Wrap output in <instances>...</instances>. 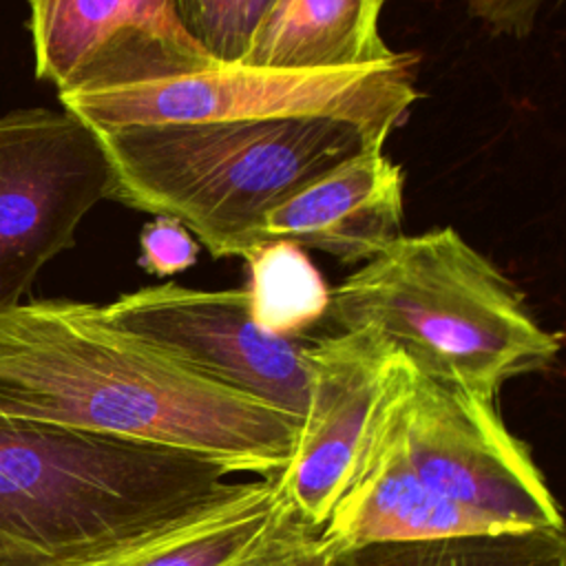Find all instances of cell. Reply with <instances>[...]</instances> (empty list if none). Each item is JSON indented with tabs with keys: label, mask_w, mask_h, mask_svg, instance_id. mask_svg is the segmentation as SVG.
Here are the masks:
<instances>
[{
	"label": "cell",
	"mask_w": 566,
	"mask_h": 566,
	"mask_svg": "<svg viewBox=\"0 0 566 566\" xmlns=\"http://www.w3.org/2000/svg\"><path fill=\"white\" fill-rule=\"evenodd\" d=\"M0 416L168 447L254 478L285 467L301 422L71 298L0 314Z\"/></svg>",
	"instance_id": "1"
},
{
	"label": "cell",
	"mask_w": 566,
	"mask_h": 566,
	"mask_svg": "<svg viewBox=\"0 0 566 566\" xmlns=\"http://www.w3.org/2000/svg\"><path fill=\"white\" fill-rule=\"evenodd\" d=\"M111 199L179 221L217 259L261 245L263 217L323 172L385 148L387 130L318 115L95 130Z\"/></svg>",
	"instance_id": "2"
},
{
	"label": "cell",
	"mask_w": 566,
	"mask_h": 566,
	"mask_svg": "<svg viewBox=\"0 0 566 566\" xmlns=\"http://www.w3.org/2000/svg\"><path fill=\"white\" fill-rule=\"evenodd\" d=\"M327 318L338 332H374L424 376L491 402L562 349V336L451 226L402 234L363 263L329 290Z\"/></svg>",
	"instance_id": "3"
},
{
	"label": "cell",
	"mask_w": 566,
	"mask_h": 566,
	"mask_svg": "<svg viewBox=\"0 0 566 566\" xmlns=\"http://www.w3.org/2000/svg\"><path fill=\"white\" fill-rule=\"evenodd\" d=\"M228 478L186 451L0 416V566H93Z\"/></svg>",
	"instance_id": "4"
},
{
	"label": "cell",
	"mask_w": 566,
	"mask_h": 566,
	"mask_svg": "<svg viewBox=\"0 0 566 566\" xmlns=\"http://www.w3.org/2000/svg\"><path fill=\"white\" fill-rule=\"evenodd\" d=\"M387 411L418 484L475 535L564 533L542 469L495 402L424 376L396 349Z\"/></svg>",
	"instance_id": "5"
},
{
	"label": "cell",
	"mask_w": 566,
	"mask_h": 566,
	"mask_svg": "<svg viewBox=\"0 0 566 566\" xmlns=\"http://www.w3.org/2000/svg\"><path fill=\"white\" fill-rule=\"evenodd\" d=\"M416 69V53L345 71L214 64L164 82L60 93V102L93 130L318 115L360 122L391 135L420 97Z\"/></svg>",
	"instance_id": "6"
},
{
	"label": "cell",
	"mask_w": 566,
	"mask_h": 566,
	"mask_svg": "<svg viewBox=\"0 0 566 566\" xmlns=\"http://www.w3.org/2000/svg\"><path fill=\"white\" fill-rule=\"evenodd\" d=\"M111 192L102 142L73 113L0 115V314L22 303L38 272L75 243L86 212Z\"/></svg>",
	"instance_id": "7"
},
{
	"label": "cell",
	"mask_w": 566,
	"mask_h": 566,
	"mask_svg": "<svg viewBox=\"0 0 566 566\" xmlns=\"http://www.w3.org/2000/svg\"><path fill=\"white\" fill-rule=\"evenodd\" d=\"M102 312L195 371L303 416L310 338L263 332L250 316L245 290H195L168 281L122 294Z\"/></svg>",
	"instance_id": "8"
},
{
	"label": "cell",
	"mask_w": 566,
	"mask_h": 566,
	"mask_svg": "<svg viewBox=\"0 0 566 566\" xmlns=\"http://www.w3.org/2000/svg\"><path fill=\"white\" fill-rule=\"evenodd\" d=\"M35 73L60 93L164 82L217 62L177 0H29Z\"/></svg>",
	"instance_id": "9"
},
{
	"label": "cell",
	"mask_w": 566,
	"mask_h": 566,
	"mask_svg": "<svg viewBox=\"0 0 566 566\" xmlns=\"http://www.w3.org/2000/svg\"><path fill=\"white\" fill-rule=\"evenodd\" d=\"M396 349L369 329L307 343V400L274 482L298 520L321 531L345 491L387 391Z\"/></svg>",
	"instance_id": "10"
},
{
	"label": "cell",
	"mask_w": 566,
	"mask_h": 566,
	"mask_svg": "<svg viewBox=\"0 0 566 566\" xmlns=\"http://www.w3.org/2000/svg\"><path fill=\"white\" fill-rule=\"evenodd\" d=\"M402 214L405 170L382 148H371L274 206L259 241H287L363 265L402 237Z\"/></svg>",
	"instance_id": "11"
},
{
	"label": "cell",
	"mask_w": 566,
	"mask_h": 566,
	"mask_svg": "<svg viewBox=\"0 0 566 566\" xmlns=\"http://www.w3.org/2000/svg\"><path fill=\"white\" fill-rule=\"evenodd\" d=\"M305 526L272 478L228 480L93 566H254ZM310 528V526H307Z\"/></svg>",
	"instance_id": "12"
},
{
	"label": "cell",
	"mask_w": 566,
	"mask_h": 566,
	"mask_svg": "<svg viewBox=\"0 0 566 566\" xmlns=\"http://www.w3.org/2000/svg\"><path fill=\"white\" fill-rule=\"evenodd\" d=\"M387 0H272L239 64L281 71H345L394 62L378 31Z\"/></svg>",
	"instance_id": "13"
},
{
	"label": "cell",
	"mask_w": 566,
	"mask_h": 566,
	"mask_svg": "<svg viewBox=\"0 0 566 566\" xmlns=\"http://www.w3.org/2000/svg\"><path fill=\"white\" fill-rule=\"evenodd\" d=\"M250 283L245 290L252 321L268 334L303 338L327 316L329 287L303 248L270 241L248 256Z\"/></svg>",
	"instance_id": "14"
},
{
	"label": "cell",
	"mask_w": 566,
	"mask_h": 566,
	"mask_svg": "<svg viewBox=\"0 0 566 566\" xmlns=\"http://www.w3.org/2000/svg\"><path fill=\"white\" fill-rule=\"evenodd\" d=\"M347 566H566L564 533L451 537L369 544L345 553Z\"/></svg>",
	"instance_id": "15"
},
{
	"label": "cell",
	"mask_w": 566,
	"mask_h": 566,
	"mask_svg": "<svg viewBox=\"0 0 566 566\" xmlns=\"http://www.w3.org/2000/svg\"><path fill=\"white\" fill-rule=\"evenodd\" d=\"M188 33L217 64H239L272 0H177Z\"/></svg>",
	"instance_id": "16"
},
{
	"label": "cell",
	"mask_w": 566,
	"mask_h": 566,
	"mask_svg": "<svg viewBox=\"0 0 566 566\" xmlns=\"http://www.w3.org/2000/svg\"><path fill=\"white\" fill-rule=\"evenodd\" d=\"M199 241L170 217H155L139 232V265L157 276H172L197 263Z\"/></svg>",
	"instance_id": "17"
},
{
	"label": "cell",
	"mask_w": 566,
	"mask_h": 566,
	"mask_svg": "<svg viewBox=\"0 0 566 566\" xmlns=\"http://www.w3.org/2000/svg\"><path fill=\"white\" fill-rule=\"evenodd\" d=\"M471 18L495 35L526 38L546 0H464Z\"/></svg>",
	"instance_id": "18"
},
{
	"label": "cell",
	"mask_w": 566,
	"mask_h": 566,
	"mask_svg": "<svg viewBox=\"0 0 566 566\" xmlns=\"http://www.w3.org/2000/svg\"><path fill=\"white\" fill-rule=\"evenodd\" d=\"M254 566H347L345 553L321 544L318 531L301 526Z\"/></svg>",
	"instance_id": "19"
}]
</instances>
